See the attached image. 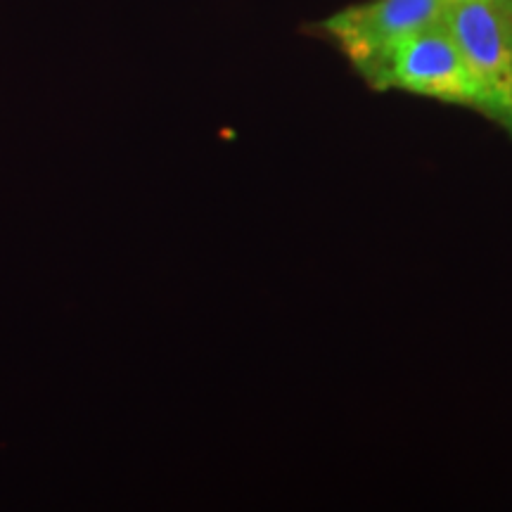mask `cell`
Returning <instances> with one entry per match:
<instances>
[{"label":"cell","mask_w":512,"mask_h":512,"mask_svg":"<svg viewBox=\"0 0 512 512\" xmlns=\"http://www.w3.org/2000/svg\"><path fill=\"white\" fill-rule=\"evenodd\" d=\"M508 3H512V0H508Z\"/></svg>","instance_id":"277c9868"},{"label":"cell","mask_w":512,"mask_h":512,"mask_svg":"<svg viewBox=\"0 0 512 512\" xmlns=\"http://www.w3.org/2000/svg\"><path fill=\"white\" fill-rule=\"evenodd\" d=\"M446 24L479 91V114L512 136V3L448 0Z\"/></svg>","instance_id":"6da1fadb"},{"label":"cell","mask_w":512,"mask_h":512,"mask_svg":"<svg viewBox=\"0 0 512 512\" xmlns=\"http://www.w3.org/2000/svg\"><path fill=\"white\" fill-rule=\"evenodd\" d=\"M446 17V15H444ZM366 83L479 112V91L446 19L415 31L384 57Z\"/></svg>","instance_id":"7a4b0ae2"},{"label":"cell","mask_w":512,"mask_h":512,"mask_svg":"<svg viewBox=\"0 0 512 512\" xmlns=\"http://www.w3.org/2000/svg\"><path fill=\"white\" fill-rule=\"evenodd\" d=\"M446 8L448 0H366L335 12L320 29L366 81L403 38L444 19Z\"/></svg>","instance_id":"3957f363"}]
</instances>
